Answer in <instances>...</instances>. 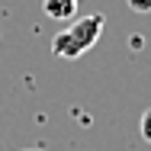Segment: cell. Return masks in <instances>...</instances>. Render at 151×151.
Masks as SVG:
<instances>
[{
    "instance_id": "cell-1",
    "label": "cell",
    "mask_w": 151,
    "mask_h": 151,
    "mask_svg": "<svg viewBox=\"0 0 151 151\" xmlns=\"http://www.w3.org/2000/svg\"><path fill=\"white\" fill-rule=\"evenodd\" d=\"M103 26H106L103 13H90V16L74 19L68 29H61L58 35L52 39V55H58V58H64V61H77L81 55H87L93 45H96Z\"/></svg>"
},
{
    "instance_id": "cell-2",
    "label": "cell",
    "mask_w": 151,
    "mask_h": 151,
    "mask_svg": "<svg viewBox=\"0 0 151 151\" xmlns=\"http://www.w3.org/2000/svg\"><path fill=\"white\" fill-rule=\"evenodd\" d=\"M42 10H45V16H52L58 23H71L77 13V0H42Z\"/></svg>"
},
{
    "instance_id": "cell-3",
    "label": "cell",
    "mask_w": 151,
    "mask_h": 151,
    "mask_svg": "<svg viewBox=\"0 0 151 151\" xmlns=\"http://www.w3.org/2000/svg\"><path fill=\"white\" fill-rule=\"evenodd\" d=\"M142 138L151 142V109H145V116H142Z\"/></svg>"
},
{
    "instance_id": "cell-4",
    "label": "cell",
    "mask_w": 151,
    "mask_h": 151,
    "mask_svg": "<svg viewBox=\"0 0 151 151\" xmlns=\"http://www.w3.org/2000/svg\"><path fill=\"white\" fill-rule=\"evenodd\" d=\"M129 10H135V13H151V0H129Z\"/></svg>"
},
{
    "instance_id": "cell-5",
    "label": "cell",
    "mask_w": 151,
    "mask_h": 151,
    "mask_svg": "<svg viewBox=\"0 0 151 151\" xmlns=\"http://www.w3.org/2000/svg\"><path fill=\"white\" fill-rule=\"evenodd\" d=\"M26 151H42V148H26Z\"/></svg>"
}]
</instances>
